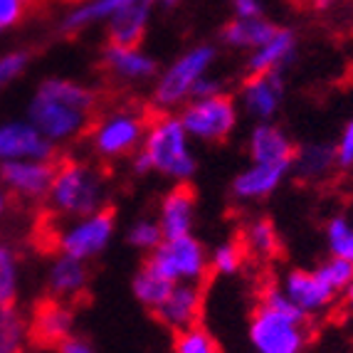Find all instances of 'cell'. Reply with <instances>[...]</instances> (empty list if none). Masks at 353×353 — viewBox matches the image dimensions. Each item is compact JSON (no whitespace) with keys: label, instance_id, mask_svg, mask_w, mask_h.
Instances as JSON below:
<instances>
[{"label":"cell","instance_id":"obj_15","mask_svg":"<svg viewBox=\"0 0 353 353\" xmlns=\"http://www.w3.org/2000/svg\"><path fill=\"white\" fill-rule=\"evenodd\" d=\"M74 334V309L57 299H45L35 306V314L28 321L30 343L42 348H57L67 336Z\"/></svg>","mask_w":353,"mask_h":353},{"label":"cell","instance_id":"obj_10","mask_svg":"<svg viewBox=\"0 0 353 353\" xmlns=\"http://www.w3.org/2000/svg\"><path fill=\"white\" fill-rule=\"evenodd\" d=\"M57 161H10L0 163V185L10 198L28 203L48 201Z\"/></svg>","mask_w":353,"mask_h":353},{"label":"cell","instance_id":"obj_37","mask_svg":"<svg viewBox=\"0 0 353 353\" xmlns=\"http://www.w3.org/2000/svg\"><path fill=\"white\" fill-rule=\"evenodd\" d=\"M336 146V163H339V171H348L353 168V117L346 121V126L341 129V136Z\"/></svg>","mask_w":353,"mask_h":353},{"label":"cell","instance_id":"obj_2","mask_svg":"<svg viewBox=\"0 0 353 353\" xmlns=\"http://www.w3.org/2000/svg\"><path fill=\"white\" fill-rule=\"evenodd\" d=\"M254 353H304L312 341V316H306L279 284L262 289L248 324Z\"/></svg>","mask_w":353,"mask_h":353},{"label":"cell","instance_id":"obj_5","mask_svg":"<svg viewBox=\"0 0 353 353\" xmlns=\"http://www.w3.org/2000/svg\"><path fill=\"white\" fill-rule=\"evenodd\" d=\"M148 121L151 117L139 106H114L112 112L97 114L84 139L89 151L101 161L131 159L141 148Z\"/></svg>","mask_w":353,"mask_h":353},{"label":"cell","instance_id":"obj_17","mask_svg":"<svg viewBox=\"0 0 353 353\" xmlns=\"http://www.w3.org/2000/svg\"><path fill=\"white\" fill-rule=\"evenodd\" d=\"M45 289L50 299L65 301V304L79 301L89 289L87 262L57 252L45 272Z\"/></svg>","mask_w":353,"mask_h":353},{"label":"cell","instance_id":"obj_35","mask_svg":"<svg viewBox=\"0 0 353 353\" xmlns=\"http://www.w3.org/2000/svg\"><path fill=\"white\" fill-rule=\"evenodd\" d=\"M32 62V50H12L0 54V89L10 87Z\"/></svg>","mask_w":353,"mask_h":353},{"label":"cell","instance_id":"obj_45","mask_svg":"<svg viewBox=\"0 0 353 353\" xmlns=\"http://www.w3.org/2000/svg\"><path fill=\"white\" fill-rule=\"evenodd\" d=\"M0 353H15V351H10V348H3V346H0Z\"/></svg>","mask_w":353,"mask_h":353},{"label":"cell","instance_id":"obj_4","mask_svg":"<svg viewBox=\"0 0 353 353\" xmlns=\"http://www.w3.org/2000/svg\"><path fill=\"white\" fill-rule=\"evenodd\" d=\"M141 151L146 153L151 171L173 183H188L198 173V156L193 139L173 112H159L148 121Z\"/></svg>","mask_w":353,"mask_h":353},{"label":"cell","instance_id":"obj_13","mask_svg":"<svg viewBox=\"0 0 353 353\" xmlns=\"http://www.w3.org/2000/svg\"><path fill=\"white\" fill-rule=\"evenodd\" d=\"M279 287L306 316H319V314L329 312L339 299V294L324 282L316 267L314 270H289Z\"/></svg>","mask_w":353,"mask_h":353},{"label":"cell","instance_id":"obj_19","mask_svg":"<svg viewBox=\"0 0 353 353\" xmlns=\"http://www.w3.org/2000/svg\"><path fill=\"white\" fill-rule=\"evenodd\" d=\"M294 151L292 136L274 121H257L248 136V153L252 163H292Z\"/></svg>","mask_w":353,"mask_h":353},{"label":"cell","instance_id":"obj_3","mask_svg":"<svg viewBox=\"0 0 353 353\" xmlns=\"http://www.w3.org/2000/svg\"><path fill=\"white\" fill-rule=\"evenodd\" d=\"M106 198L109 185L99 165L79 159H62L57 163L48 193V205L57 218L74 220L99 212L106 208Z\"/></svg>","mask_w":353,"mask_h":353},{"label":"cell","instance_id":"obj_41","mask_svg":"<svg viewBox=\"0 0 353 353\" xmlns=\"http://www.w3.org/2000/svg\"><path fill=\"white\" fill-rule=\"evenodd\" d=\"M8 205H10V193H8V190L3 188V185H0V218L6 215Z\"/></svg>","mask_w":353,"mask_h":353},{"label":"cell","instance_id":"obj_18","mask_svg":"<svg viewBox=\"0 0 353 353\" xmlns=\"http://www.w3.org/2000/svg\"><path fill=\"white\" fill-rule=\"evenodd\" d=\"M101 70L109 79L119 84H141L156 77L159 65L141 48H121V45L106 42L101 52Z\"/></svg>","mask_w":353,"mask_h":353},{"label":"cell","instance_id":"obj_42","mask_svg":"<svg viewBox=\"0 0 353 353\" xmlns=\"http://www.w3.org/2000/svg\"><path fill=\"white\" fill-rule=\"evenodd\" d=\"M341 299H343V306H346L348 312H353V282L346 287V292L341 294Z\"/></svg>","mask_w":353,"mask_h":353},{"label":"cell","instance_id":"obj_11","mask_svg":"<svg viewBox=\"0 0 353 353\" xmlns=\"http://www.w3.org/2000/svg\"><path fill=\"white\" fill-rule=\"evenodd\" d=\"M54 159H57V146L50 139H45L28 119L0 121V163Z\"/></svg>","mask_w":353,"mask_h":353},{"label":"cell","instance_id":"obj_33","mask_svg":"<svg viewBox=\"0 0 353 353\" xmlns=\"http://www.w3.org/2000/svg\"><path fill=\"white\" fill-rule=\"evenodd\" d=\"M126 242H129V248L148 254L159 248L161 242H163V230H161L159 220L141 218V220H136V223L129 228V232H126Z\"/></svg>","mask_w":353,"mask_h":353},{"label":"cell","instance_id":"obj_25","mask_svg":"<svg viewBox=\"0 0 353 353\" xmlns=\"http://www.w3.org/2000/svg\"><path fill=\"white\" fill-rule=\"evenodd\" d=\"M131 0H87L79 8L65 15L62 23H59V32L65 37H77L79 32H84L92 25L101 23V20H109L114 12H119L124 6H129Z\"/></svg>","mask_w":353,"mask_h":353},{"label":"cell","instance_id":"obj_43","mask_svg":"<svg viewBox=\"0 0 353 353\" xmlns=\"http://www.w3.org/2000/svg\"><path fill=\"white\" fill-rule=\"evenodd\" d=\"M294 8H304V6H312V0H289Z\"/></svg>","mask_w":353,"mask_h":353},{"label":"cell","instance_id":"obj_26","mask_svg":"<svg viewBox=\"0 0 353 353\" xmlns=\"http://www.w3.org/2000/svg\"><path fill=\"white\" fill-rule=\"evenodd\" d=\"M173 284L176 282H171V279L163 277L161 272L153 270L148 262H143V265L136 270L134 279H131V292H134V299L139 301L143 309H148V312L153 314L165 301V296L171 294Z\"/></svg>","mask_w":353,"mask_h":353},{"label":"cell","instance_id":"obj_31","mask_svg":"<svg viewBox=\"0 0 353 353\" xmlns=\"http://www.w3.org/2000/svg\"><path fill=\"white\" fill-rule=\"evenodd\" d=\"M326 248L331 257L346 259L353 265V223L346 215H334L326 223Z\"/></svg>","mask_w":353,"mask_h":353},{"label":"cell","instance_id":"obj_1","mask_svg":"<svg viewBox=\"0 0 353 353\" xmlns=\"http://www.w3.org/2000/svg\"><path fill=\"white\" fill-rule=\"evenodd\" d=\"M99 112V92L65 77H48L28 101V121L62 146L82 139Z\"/></svg>","mask_w":353,"mask_h":353},{"label":"cell","instance_id":"obj_28","mask_svg":"<svg viewBox=\"0 0 353 353\" xmlns=\"http://www.w3.org/2000/svg\"><path fill=\"white\" fill-rule=\"evenodd\" d=\"M20 296V257L12 245L0 240V309L15 306Z\"/></svg>","mask_w":353,"mask_h":353},{"label":"cell","instance_id":"obj_23","mask_svg":"<svg viewBox=\"0 0 353 353\" xmlns=\"http://www.w3.org/2000/svg\"><path fill=\"white\" fill-rule=\"evenodd\" d=\"M296 48V35L292 30L279 28L277 35L267 40L262 48L252 50L245 62L248 74H267V72H284V67L292 62Z\"/></svg>","mask_w":353,"mask_h":353},{"label":"cell","instance_id":"obj_36","mask_svg":"<svg viewBox=\"0 0 353 353\" xmlns=\"http://www.w3.org/2000/svg\"><path fill=\"white\" fill-rule=\"evenodd\" d=\"M28 8V0H0V35L6 30L15 28L18 23H23Z\"/></svg>","mask_w":353,"mask_h":353},{"label":"cell","instance_id":"obj_21","mask_svg":"<svg viewBox=\"0 0 353 353\" xmlns=\"http://www.w3.org/2000/svg\"><path fill=\"white\" fill-rule=\"evenodd\" d=\"M153 6L156 0H131L129 6L114 12L106 25V42L121 48H141Z\"/></svg>","mask_w":353,"mask_h":353},{"label":"cell","instance_id":"obj_16","mask_svg":"<svg viewBox=\"0 0 353 353\" xmlns=\"http://www.w3.org/2000/svg\"><path fill=\"white\" fill-rule=\"evenodd\" d=\"M289 176L292 163H250L232 178L230 193L237 203H259L277 193Z\"/></svg>","mask_w":353,"mask_h":353},{"label":"cell","instance_id":"obj_20","mask_svg":"<svg viewBox=\"0 0 353 353\" xmlns=\"http://www.w3.org/2000/svg\"><path fill=\"white\" fill-rule=\"evenodd\" d=\"M159 225L163 237H183L193 232L195 225V193L188 183H176L168 193L161 198Z\"/></svg>","mask_w":353,"mask_h":353},{"label":"cell","instance_id":"obj_9","mask_svg":"<svg viewBox=\"0 0 353 353\" xmlns=\"http://www.w3.org/2000/svg\"><path fill=\"white\" fill-rule=\"evenodd\" d=\"M143 262H148L171 282L203 284L210 272V252L193 232L183 237H163V242L153 252H148Z\"/></svg>","mask_w":353,"mask_h":353},{"label":"cell","instance_id":"obj_12","mask_svg":"<svg viewBox=\"0 0 353 353\" xmlns=\"http://www.w3.org/2000/svg\"><path fill=\"white\" fill-rule=\"evenodd\" d=\"M203 301H205V292H203L201 282H176L171 294L153 312V316L161 326L176 334V331L201 324Z\"/></svg>","mask_w":353,"mask_h":353},{"label":"cell","instance_id":"obj_6","mask_svg":"<svg viewBox=\"0 0 353 353\" xmlns=\"http://www.w3.org/2000/svg\"><path fill=\"white\" fill-rule=\"evenodd\" d=\"M215 57H218L215 45H198V48L183 52L168 70L159 74V82H156L151 94L153 109L156 112H173V109L185 104L198 79L210 72Z\"/></svg>","mask_w":353,"mask_h":353},{"label":"cell","instance_id":"obj_44","mask_svg":"<svg viewBox=\"0 0 353 353\" xmlns=\"http://www.w3.org/2000/svg\"><path fill=\"white\" fill-rule=\"evenodd\" d=\"M161 3H163L165 8H173V6H178V3H181V0H161Z\"/></svg>","mask_w":353,"mask_h":353},{"label":"cell","instance_id":"obj_46","mask_svg":"<svg viewBox=\"0 0 353 353\" xmlns=\"http://www.w3.org/2000/svg\"><path fill=\"white\" fill-rule=\"evenodd\" d=\"M348 79H351V84H353V67H351V72H348Z\"/></svg>","mask_w":353,"mask_h":353},{"label":"cell","instance_id":"obj_27","mask_svg":"<svg viewBox=\"0 0 353 353\" xmlns=\"http://www.w3.org/2000/svg\"><path fill=\"white\" fill-rule=\"evenodd\" d=\"M240 242L245 245L248 254H254L259 259H274L282 252V240H279L277 225L272 223L267 215L252 218L245 230H242Z\"/></svg>","mask_w":353,"mask_h":353},{"label":"cell","instance_id":"obj_34","mask_svg":"<svg viewBox=\"0 0 353 353\" xmlns=\"http://www.w3.org/2000/svg\"><path fill=\"white\" fill-rule=\"evenodd\" d=\"M316 272L324 277V282L329 284L339 296H341L343 292H346L348 284L353 282V265L351 262L339 259V257H331V254H329V259H324V262L316 267Z\"/></svg>","mask_w":353,"mask_h":353},{"label":"cell","instance_id":"obj_32","mask_svg":"<svg viewBox=\"0 0 353 353\" xmlns=\"http://www.w3.org/2000/svg\"><path fill=\"white\" fill-rule=\"evenodd\" d=\"M173 353H223L218 339L203 324L173 334Z\"/></svg>","mask_w":353,"mask_h":353},{"label":"cell","instance_id":"obj_30","mask_svg":"<svg viewBox=\"0 0 353 353\" xmlns=\"http://www.w3.org/2000/svg\"><path fill=\"white\" fill-rule=\"evenodd\" d=\"M28 341V319L18 312V306L0 309V346L10 348L15 353H23Z\"/></svg>","mask_w":353,"mask_h":353},{"label":"cell","instance_id":"obj_24","mask_svg":"<svg viewBox=\"0 0 353 353\" xmlns=\"http://www.w3.org/2000/svg\"><path fill=\"white\" fill-rule=\"evenodd\" d=\"M277 25L265 20L262 15L259 18H235L230 20L223 30H220V40L230 48H240V50H257L262 48L267 40L277 35Z\"/></svg>","mask_w":353,"mask_h":353},{"label":"cell","instance_id":"obj_40","mask_svg":"<svg viewBox=\"0 0 353 353\" xmlns=\"http://www.w3.org/2000/svg\"><path fill=\"white\" fill-rule=\"evenodd\" d=\"M237 18H259L262 15V0H232Z\"/></svg>","mask_w":353,"mask_h":353},{"label":"cell","instance_id":"obj_29","mask_svg":"<svg viewBox=\"0 0 353 353\" xmlns=\"http://www.w3.org/2000/svg\"><path fill=\"white\" fill-rule=\"evenodd\" d=\"M248 259V250L240 240H228L210 252V272L218 277H235L240 274Z\"/></svg>","mask_w":353,"mask_h":353},{"label":"cell","instance_id":"obj_38","mask_svg":"<svg viewBox=\"0 0 353 353\" xmlns=\"http://www.w3.org/2000/svg\"><path fill=\"white\" fill-rule=\"evenodd\" d=\"M223 92H225L223 79H215V77L205 74V77H201V79H198V84L193 87V92H190V99H205V97L223 94Z\"/></svg>","mask_w":353,"mask_h":353},{"label":"cell","instance_id":"obj_14","mask_svg":"<svg viewBox=\"0 0 353 353\" xmlns=\"http://www.w3.org/2000/svg\"><path fill=\"white\" fill-rule=\"evenodd\" d=\"M284 82L282 72L248 74L240 87V106L254 121H272L282 109Z\"/></svg>","mask_w":353,"mask_h":353},{"label":"cell","instance_id":"obj_8","mask_svg":"<svg viewBox=\"0 0 353 353\" xmlns=\"http://www.w3.org/2000/svg\"><path fill=\"white\" fill-rule=\"evenodd\" d=\"M117 232V218L112 208H104L99 212L84 215V218L65 220V225L54 235V248L59 254L92 262L94 257L106 252Z\"/></svg>","mask_w":353,"mask_h":353},{"label":"cell","instance_id":"obj_22","mask_svg":"<svg viewBox=\"0 0 353 353\" xmlns=\"http://www.w3.org/2000/svg\"><path fill=\"white\" fill-rule=\"evenodd\" d=\"M336 171V146L331 141H309L296 146L292 159V176L299 183H321Z\"/></svg>","mask_w":353,"mask_h":353},{"label":"cell","instance_id":"obj_7","mask_svg":"<svg viewBox=\"0 0 353 353\" xmlns=\"http://www.w3.org/2000/svg\"><path fill=\"white\" fill-rule=\"evenodd\" d=\"M181 121L193 141L201 143H225L237 129V104L232 94L205 97V99H190L181 106Z\"/></svg>","mask_w":353,"mask_h":353},{"label":"cell","instance_id":"obj_39","mask_svg":"<svg viewBox=\"0 0 353 353\" xmlns=\"http://www.w3.org/2000/svg\"><path fill=\"white\" fill-rule=\"evenodd\" d=\"M57 353H97V351H94V346H92V341H87L84 336L72 334V336H67L65 341L59 343Z\"/></svg>","mask_w":353,"mask_h":353}]
</instances>
